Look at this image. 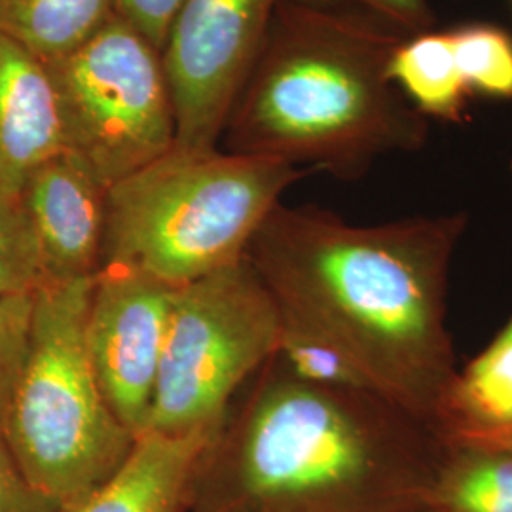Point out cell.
I'll return each instance as SVG.
<instances>
[{
	"mask_svg": "<svg viewBox=\"0 0 512 512\" xmlns=\"http://www.w3.org/2000/svg\"><path fill=\"white\" fill-rule=\"evenodd\" d=\"M213 433H143L118 473L65 512H184L194 469Z\"/></svg>",
	"mask_w": 512,
	"mask_h": 512,
	"instance_id": "7c38bea8",
	"label": "cell"
},
{
	"mask_svg": "<svg viewBox=\"0 0 512 512\" xmlns=\"http://www.w3.org/2000/svg\"><path fill=\"white\" fill-rule=\"evenodd\" d=\"M512 423V315L475 359L458 368L440 435L490 431Z\"/></svg>",
	"mask_w": 512,
	"mask_h": 512,
	"instance_id": "5bb4252c",
	"label": "cell"
},
{
	"mask_svg": "<svg viewBox=\"0 0 512 512\" xmlns=\"http://www.w3.org/2000/svg\"><path fill=\"white\" fill-rule=\"evenodd\" d=\"M275 357L298 378L313 384L368 389L361 374L336 349L283 317Z\"/></svg>",
	"mask_w": 512,
	"mask_h": 512,
	"instance_id": "d6986e66",
	"label": "cell"
},
{
	"mask_svg": "<svg viewBox=\"0 0 512 512\" xmlns=\"http://www.w3.org/2000/svg\"><path fill=\"white\" fill-rule=\"evenodd\" d=\"M446 442H461V444H476V446H488L512 452V423L490 429V431H461V433H448L440 435Z\"/></svg>",
	"mask_w": 512,
	"mask_h": 512,
	"instance_id": "cb8c5ba5",
	"label": "cell"
},
{
	"mask_svg": "<svg viewBox=\"0 0 512 512\" xmlns=\"http://www.w3.org/2000/svg\"><path fill=\"white\" fill-rule=\"evenodd\" d=\"M325 8H348L380 19L403 37L435 29L437 18L429 0H296Z\"/></svg>",
	"mask_w": 512,
	"mask_h": 512,
	"instance_id": "44dd1931",
	"label": "cell"
},
{
	"mask_svg": "<svg viewBox=\"0 0 512 512\" xmlns=\"http://www.w3.org/2000/svg\"><path fill=\"white\" fill-rule=\"evenodd\" d=\"M429 507L442 512H512V452L446 442Z\"/></svg>",
	"mask_w": 512,
	"mask_h": 512,
	"instance_id": "9a60e30c",
	"label": "cell"
},
{
	"mask_svg": "<svg viewBox=\"0 0 512 512\" xmlns=\"http://www.w3.org/2000/svg\"><path fill=\"white\" fill-rule=\"evenodd\" d=\"M46 285L92 279L101 270L109 186L76 152L38 165L18 194Z\"/></svg>",
	"mask_w": 512,
	"mask_h": 512,
	"instance_id": "30bf717a",
	"label": "cell"
},
{
	"mask_svg": "<svg viewBox=\"0 0 512 512\" xmlns=\"http://www.w3.org/2000/svg\"><path fill=\"white\" fill-rule=\"evenodd\" d=\"M35 294L0 296V429L27 357Z\"/></svg>",
	"mask_w": 512,
	"mask_h": 512,
	"instance_id": "ffe728a7",
	"label": "cell"
},
{
	"mask_svg": "<svg viewBox=\"0 0 512 512\" xmlns=\"http://www.w3.org/2000/svg\"><path fill=\"white\" fill-rule=\"evenodd\" d=\"M459 73L473 95L512 101V35L501 25L476 21L450 27Z\"/></svg>",
	"mask_w": 512,
	"mask_h": 512,
	"instance_id": "e0dca14e",
	"label": "cell"
},
{
	"mask_svg": "<svg viewBox=\"0 0 512 512\" xmlns=\"http://www.w3.org/2000/svg\"><path fill=\"white\" fill-rule=\"evenodd\" d=\"M92 283L35 293L27 357L0 429L29 482L63 512L116 475L137 442L93 376L86 348Z\"/></svg>",
	"mask_w": 512,
	"mask_h": 512,
	"instance_id": "5b68a950",
	"label": "cell"
},
{
	"mask_svg": "<svg viewBox=\"0 0 512 512\" xmlns=\"http://www.w3.org/2000/svg\"><path fill=\"white\" fill-rule=\"evenodd\" d=\"M281 0H184L165 42L177 141L215 150Z\"/></svg>",
	"mask_w": 512,
	"mask_h": 512,
	"instance_id": "ba28073f",
	"label": "cell"
},
{
	"mask_svg": "<svg viewBox=\"0 0 512 512\" xmlns=\"http://www.w3.org/2000/svg\"><path fill=\"white\" fill-rule=\"evenodd\" d=\"M48 67L67 147L109 188L175 147L177 120L164 55L126 19L112 14Z\"/></svg>",
	"mask_w": 512,
	"mask_h": 512,
	"instance_id": "52a82bcc",
	"label": "cell"
},
{
	"mask_svg": "<svg viewBox=\"0 0 512 512\" xmlns=\"http://www.w3.org/2000/svg\"><path fill=\"white\" fill-rule=\"evenodd\" d=\"M308 173L220 147H173L110 186L101 268H133L181 289L241 260L281 196Z\"/></svg>",
	"mask_w": 512,
	"mask_h": 512,
	"instance_id": "277c9868",
	"label": "cell"
},
{
	"mask_svg": "<svg viewBox=\"0 0 512 512\" xmlns=\"http://www.w3.org/2000/svg\"><path fill=\"white\" fill-rule=\"evenodd\" d=\"M184 0H112L114 14L126 19L150 44L164 50L169 29Z\"/></svg>",
	"mask_w": 512,
	"mask_h": 512,
	"instance_id": "603a6c76",
	"label": "cell"
},
{
	"mask_svg": "<svg viewBox=\"0 0 512 512\" xmlns=\"http://www.w3.org/2000/svg\"><path fill=\"white\" fill-rule=\"evenodd\" d=\"M67 150L48 61L0 31V188L18 196L38 165Z\"/></svg>",
	"mask_w": 512,
	"mask_h": 512,
	"instance_id": "8fae6325",
	"label": "cell"
},
{
	"mask_svg": "<svg viewBox=\"0 0 512 512\" xmlns=\"http://www.w3.org/2000/svg\"><path fill=\"white\" fill-rule=\"evenodd\" d=\"M389 78L429 122H469V99L450 31L429 29L404 38L391 55Z\"/></svg>",
	"mask_w": 512,
	"mask_h": 512,
	"instance_id": "4fadbf2b",
	"label": "cell"
},
{
	"mask_svg": "<svg viewBox=\"0 0 512 512\" xmlns=\"http://www.w3.org/2000/svg\"><path fill=\"white\" fill-rule=\"evenodd\" d=\"M467 228V211L351 224L317 205L279 203L245 256L285 321L439 431L459 368L448 287Z\"/></svg>",
	"mask_w": 512,
	"mask_h": 512,
	"instance_id": "6da1fadb",
	"label": "cell"
},
{
	"mask_svg": "<svg viewBox=\"0 0 512 512\" xmlns=\"http://www.w3.org/2000/svg\"><path fill=\"white\" fill-rule=\"evenodd\" d=\"M414 512H442V511H439V509H431V507H427V509H420V511H414Z\"/></svg>",
	"mask_w": 512,
	"mask_h": 512,
	"instance_id": "d4e9b609",
	"label": "cell"
},
{
	"mask_svg": "<svg viewBox=\"0 0 512 512\" xmlns=\"http://www.w3.org/2000/svg\"><path fill=\"white\" fill-rule=\"evenodd\" d=\"M0 512H63L21 471L0 431Z\"/></svg>",
	"mask_w": 512,
	"mask_h": 512,
	"instance_id": "7402d4cb",
	"label": "cell"
},
{
	"mask_svg": "<svg viewBox=\"0 0 512 512\" xmlns=\"http://www.w3.org/2000/svg\"><path fill=\"white\" fill-rule=\"evenodd\" d=\"M175 291L150 275L103 266L93 277L86 348L95 382L137 439L147 429Z\"/></svg>",
	"mask_w": 512,
	"mask_h": 512,
	"instance_id": "9c48e42d",
	"label": "cell"
},
{
	"mask_svg": "<svg viewBox=\"0 0 512 512\" xmlns=\"http://www.w3.org/2000/svg\"><path fill=\"white\" fill-rule=\"evenodd\" d=\"M509 173H511V183H512V158H511V164H509Z\"/></svg>",
	"mask_w": 512,
	"mask_h": 512,
	"instance_id": "484cf974",
	"label": "cell"
},
{
	"mask_svg": "<svg viewBox=\"0 0 512 512\" xmlns=\"http://www.w3.org/2000/svg\"><path fill=\"white\" fill-rule=\"evenodd\" d=\"M112 14V0H0V31L50 61L78 48Z\"/></svg>",
	"mask_w": 512,
	"mask_h": 512,
	"instance_id": "2e32d148",
	"label": "cell"
},
{
	"mask_svg": "<svg viewBox=\"0 0 512 512\" xmlns=\"http://www.w3.org/2000/svg\"><path fill=\"white\" fill-rule=\"evenodd\" d=\"M404 38L357 10L281 0L220 148L346 183L385 156L420 152L429 120L389 78Z\"/></svg>",
	"mask_w": 512,
	"mask_h": 512,
	"instance_id": "3957f363",
	"label": "cell"
},
{
	"mask_svg": "<svg viewBox=\"0 0 512 512\" xmlns=\"http://www.w3.org/2000/svg\"><path fill=\"white\" fill-rule=\"evenodd\" d=\"M44 287L37 245L18 196L0 188V296Z\"/></svg>",
	"mask_w": 512,
	"mask_h": 512,
	"instance_id": "ac0fdd59",
	"label": "cell"
},
{
	"mask_svg": "<svg viewBox=\"0 0 512 512\" xmlns=\"http://www.w3.org/2000/svg\"><path fill=\"white\" fill-rule=\"evenodd\" d=\"M444 452L399 404L302 380L274 353L205 444L184 512L420 511Z\"/></svg>",
	"mask_w": 512,
	"mask_h": 512,
	"instance_id": "7a4b0ae2",
	"label": "cell"
},
{
	"mask_svg": "<svg viewBox=\"0 0 512 512\" xmlns=\"http://www.w3.org/2000/svg\"><path fill=\"white\" fill-rule=\"evenodd\" d=\"M279 334V308L247 256L177 289L145 433L217 431Z\"/></svg>",
	"mask_w": 512,
	"mask_h": 512,
	"instance_id": "8992f818",
	"label": "cell"
}]
</instances>
